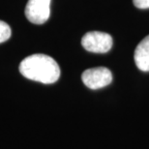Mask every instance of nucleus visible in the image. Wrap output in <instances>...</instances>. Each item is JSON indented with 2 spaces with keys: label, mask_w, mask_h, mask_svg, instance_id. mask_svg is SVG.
Masks as SVG:
<instances>
[{
  "label": "nucleus",
  "mask_w": 149,
  "mask_h": 149,
  "mask_svg": "<svg viewBox=\"0 0 149 149\" xmlns=\"http://www.w3.org/2000/svg\"><path fill=\"white\" fill-rule=\"evenodd\" d=\"M134 58L139 70L142 72H149V35L138 45Z\"/></svg>",
  "instance_id": "39448f33"
},
{
  "label": "nucleus",
  "mask_w": 149,
  "mask_h": 149,
  "mask_svg": "<svg viewBox=\"0 0 149 149\" xmlns=\"http://www.w3.org/2000/svg\"><path fill=\"white\" fill-rule=\"evenodd\" d=\"M81 79L85 86L96 90L106 87L112 81V74L108 68L97 67L87 69L81 74Z\"/></svg>",
  "instance_id": "7ed1b4c3"
},
{
  "label": "nucleus",
  "mask_w": 149,
  "mask_h": 149,
  "mask_svg": "<svg viewBox=\"0 0 149 149\" xmlns=\"http://www.w3.org/2000/svg\"><path fill=\"white\" fill-rule=\"evenodd\" d=\"M81 45L89 52L106 53L112 47V37L105 32H87L81 39Z\"/></svg>",
  "instance_id": "f03ea898"
},
{
  "label": "nucleus",
  "mask_w": 149,
  "mask_h": 149,
  "mask_svg": "<svg viewBox=\"0 0 149 149\" xmlns=\"http://www.w3.org/2000/svg\"><path fill=\"white\" fill-rule=\"evenodd\" d=\"M11 27L8 23L0 20V44L4 43L11 37Z\"/></svg>",
  "instance_id": "423d86ee"
},
{
  "label": "nucleus",
  "mask_w": 149,
  "mask_h": 149,
  "mask_svg": "<svg viewBox=\"0 0 149 149\" xmlns=\"http://www.w3.org/2000/svg\"><path fill=\"white\" fill-rule=\"evenodd\" d=\"M52 0H28L25 7V17L34 24H43L49 19Z\"/></svg>",
  "instance_id": "20e7f679"
},
{
  "label": "nucleus",
  "mask_w": 149,
  "mask_h": 149,
  "mask_svg": "<svg viewBox=\"0 0 149 149\" xmlns=\"http://www.w3.org/2000/svg\"><path fill=\"white\" fill-rule=\"evenodd\" d=\"M134 5L139 9H148L149 0H133Z\"/></svg>",
  "instance_id": "0eeeda50"
},
{
  "label": "nucleus",
  "mask_w": 149,
  "mask_h": 149,
  "mask_svg": "<svg viewBox=\"0 0 149 149\" xmlns=\"http://www.w3.org/2000/svg\"><path fill=\"white\" fill-rule=\"evenodd\" d=\"M19 72L26 79L44 84H52L60 77L57 62L49 55L37 53L27 56L19 64Z\"/></svg>",
  "instance_id": "f257e3e1"
}]
</instances>
